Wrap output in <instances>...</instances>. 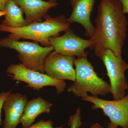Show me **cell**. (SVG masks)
<instances>
[{
  "mask_svg": "<svg viewBox=\"0 0 128 128\" xmlns=\"http://www.w3.org/2000/svg\"><path fill=\"white\" fill-rule=\"evenodd\" d=\"M99 58L102 60L106 69L114 100L123 98L128 88L125 75V72L128 70V64L122 57H117L110 50H106Z\"/></svg>",
  "mask_w": 128,
  "mask_h": 128,
  "instance_id": "obj_6",
  "label": "cell"
},
{
  "mask_svg": "<svg viewBox=\"0 0 128 128\" xmlns=\"http://www.w3.org/2000/svg\"><path fill=\"white\" fill-rule=\"evenodd\" d=\"M53 122L50 120L45 121L41 120L34 124L26 128H64V126L54 127L53 126Z\"/></svg>",
  "mask_w": 128,
  "mask_h": 128,
  "instance_id": "obj_16",
  "label": "cell"
},
{
  "mask_svg": "<svg viewBox=\"0 0 128 128\" xmlns=\"http://www.w3.org/2000/svg\"><path fill=\"white\" fill-rule=\"evenodd\" d=\"M98 11L91 48L99 58L107 50L122 57L128 26L122 5L118 0H100Z\"/></svg>",
  "mask_w": 128,
  "mask_h": 128,
  "instance_id": "obj_1",
  "label": "cell"
},
{
  "mask_svg": "<svg viewBox=\"0 0 128 128\" xmlns=\"http://www.w3.org/2000/svg\"><path fill=\"white\" fill-rule=\"evenodd\" d=\"M80 114V110L78 108L74 115L70 116L68 122L70 128H80L82 124Z\"/></svg>",
  "mask_w": 128,
  "mask_h": 128,
  "instance_id": "obj_15",
  "label": "cell"
},
{
  "mask_svg": "<svg viewBox=\"0 0 128 128\" xmlns=\"http://www.w3.org/2000/svg\"><path fill=\"white\" fill-rule=\"evenodd\" d=\"M9 0H0V11L6 10V2Z\"/></svg>",
  "mask_w": 128,
  "mask_h": 128,
  "instance_id": "obj_19",
  "label": "cell"
},
{
  "mask_svg": "<svg viewBox=\"0 0 128 128\" xmlns=\"http://www.w3.org/2000/svg\"><path fill=\"white\" fill-rule=\"evenodd\" d=\"M12 90L9 91L5 92H2L0 93V124H1V114L2 109V106L3 102L5 99L8 96L11 92Z\"/></svg>",
  "mask_w": 128,
  "mask_h": 128,
  "instance_id": "obj_17",
  "label": "cell"
},
{
  "mask_svg": "<svg viewBox=\"0 0 128 128\" xmlns=\"http://www.w3.org/2000/svg\"><path fill=\"white\" fill-rule=\"evenodd\" d=\"M25 13L28 24L41 21L50 8L58 4L56 1L43 0H13Z\"/></svg>",
  "mask_w": 128,
  "mask_h": 128,
  "instance_id": "obj_12",
  "label": "cell"
},
{
  "mask_svg": "<svg viewBox=\"0 0 128 128\" xmlns=\"http://www.w3.org/2000/svg\"><path fill=\"white\" fill-rule=\"evenodd\" d=\"M88 52L84 56L75 58L76 78L68 89L75 96L82 98L91 93L92 96H105L111 92L110 84L98 77L92 64L87 59Z\"/></svg>",
  "mask_w": 128,
  "mask_h": 128,
  "instance_id": "obj_3",
  "label": "cell"
},
{
  "mask_svg": "<svg viewBox=\"0 0 128 128\" xmlns=\"http://www.w3.org/2000/svg\"><path fill=\"white\" fill-rule=\"evenodd\" d=\"M0 47L16 50L18 59L25 67L43 73L45 60L54 50L52 46L42 47L38 42L20 41L8 36L0 39Z\"/></svg>",
  "mask_w": 128,
  "mask_h": 128,
  "instance_id": "obj_4",
  "label": "cell"
},
{
  "mask_svg": "<svg viewBox=\"0 0 128 128\" xmlns=\"http://www.w3.org/2000/svg\"></svg>",
  "mask_w": 128,
  "mask_h": 128,
  "instance_id": "obj_23",
  "label": "cell"
},
{
  "mask_svg": "<svg viewBox=\"0 0 128 128\" xmlns=\"http://www.w3.org/2000/svg\"><path fill=\"white\" fill-rule=\"evenodd\" d=\"M72 12L66 20L70 24L76 22L83 27L84 35L91 38L94 32V26L90 16L96 0H70Z\"/></svg>",
  "mask_w": 128,
  "mask_h": 128,
  "instance_id": "obj_11",
  "label": "cell"
},
{
  "mask_svg": "<svg viewBox=\"0 0 128 128\" xmlns=\"http://www.w3.org/2000/svg\"><path fill=\"white\" fill-rule=\"evenodd\" d=\"M82 99L92 103V109L102 110L110 119L107 128H128V94L118 100H108L88 95Z\"/></svg>",
  "mask_w": 128,
  "mask_h": 128,
  "instance_id": "obj_7",
  "label": "cell"
},
{
  "mask_svg": "<svg viewBox=\"0 0 128 128\" xmlns=\"http://www.w3.org/2000/svg\"><path fill=\"white\" fill-rule=\"evenodd\" d=\"M90 128H105L101 126L98 123H96L92 125Z\"/></svg>",
  "mask_w": 128,
  "mask_h": 128,
  "instance_id": "obj_20",
  "label": "cell"
},
{
  "mask_svg": "<svg viewBox=\"0 0 128 128\" xmlns=\"http://www.w3.org/2000/svg\"><path fill=\"white\" fill-rule=\"evenodd\" d=\"M44 18L45 19L44 22H34L19 28H12L1 24L0 31L9 32L8 36L13 39L31 40L44 47L50 46L49 38L59 36L60 33L70 28V24L64 16L54 18L46 15Z\"/></svg>",
  "mask_w": 128,
  "mask_h": 128,
  "instance_id": "obj_2",
  "label": "cell"
},
{
  "mask_svg": "<svg viewBox=\"0 0 128 128\" xmlns=\"http://www.w3.org/2000/svg\"><path fill=\"white\" fill-rule=\"evenodd\" d=\"M74 57L64 55L54 50L45 60L44 73L52 78L74 81L75 70L73 68Z\"/></svg>",
  "mask_w": 128,
  "mask_h": 128,
  "instance_id": "obj_9",
  "label": "cell"
},
{
  "mask_svg": "<svg viewBox=\"0 0 128 128\" xmlns=\"http://www.w3.org/2000/svg\"><path fill=\"white\" fill-rule=\"evenodd\" d=\"M6 10L4 11H0V17L5 16V15L6 14Z\"/></svg>",
  "mask_w": 128,
  "mask_h": 128,
  "instance_id": "obj_21",
  "label": "cell"
},
{
  "mask_svg": "<svg viewBox=\"0 0 128 128\" xmlns=\"http://www.w3.org/2000/svg\"><path fill=\"white\" fill-rule=\"evenodd\" d=\"M6 13L2 25L12 28H19L28 25L24 18L23 12L13 0H9L6 5Z\"/></svg>",
  "mask_w": 128,
  "mask_h": 128,
  "instance_id": "obj_14",
  "label": "cell"
},
{
  "mask_svg": "<svg viewBox=\"0 0 128 128\" xmlns=\"http://www.w3.org/2000/svg\"><path fill=\"white\" fill-rule=\"evenodd\" d=\"M49 41L54 50L63 55L78 57L86 54L88 52L85 50L91 48L92 44L90 38L83 39L75 34L70 28L62 36L51 37Z\"/></svg>",
  "mask_w": 128,
  "mask_h": 128,
  "instance_id": "obj_8",
  "label": "cell"
},
{
  "mask_svg": "<svg viewBox=\"0 0 128 128\" xmlns=\"http://www.w3.org/2000/svg\"><path fill=\"white\" fill-rule=\"evenodd\" d=\"M6 72L12 80L25 82L28 84L27 87L32 88L35 90L38 91L44 86H54L57 94H60L66 88L64 81L27 68L22 64L10 65Z\"/></svg>",
  "mask_w": 128,
  "mask_h": 128,
  "instance_id": "obj_5",
  "label": "cell"
},
{
  "mask_svg": "<svg viewBox=\"0 0 128 128\" xmlns=\"http://www.w3.org/2000/svg\"><path fill=\"white\" fill-rule=\"evenodd\" d=\"M53 104L41 97L34 98L27 102L20 124L22 128H26L32 126L38 116L44 113L49 114Z\"/></svg>",
  "mask_w": 128,
  "mask_h": 128,
  "instance_id": "obj_13",
  "label": "cell"
},
{
  "mask_svg": "<svg viewBox=\"0 0 128 128\" xmlns=\"http://www.w3.org/2000/svg\"><path fill=\"white\" fill-rule=\"evenodd\" d=\"M28 97L20 93H10L5 99L2 106L4 112L2 128H16L20 124Z\"/></svg>",
  "mask_w": 128,
  "mask_h": 128,
  "instance_id": "obj_10",
  "label": "cell"
},
{
  "mask_svg": "<svg viewBox=\"0 0 128 128\" xmlns=\"http://www.w3.org/2000/svg\"><path fill=\"white\" fill-rule=\"evenodd\" d=\"M121 3L124 14H128V0H118Z\"/></svg>",
  "mask_w": 128,
  "mask_h": 128,
  "instance_id": "obj_18",
  "label": "cell"
},
{
  "mask_svg": "<svg viewBox=\"0 0 128 128\" xmlns=\"http://www.w3.org/2000/svg\"><path fill=\"white\" fill-rule=\"evenodd\" d=\"M56 0H48L50 1H56Z\"/></svg>",
  "mask_w": 128,
  "mask_h": 128,
  "instance_id": "obj_22",
  "label": "cell"
}]
</instances>
